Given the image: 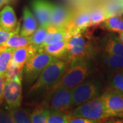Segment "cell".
<instances>
[{
  "label": "cell",
  "instance_id": "30bf717a",
  "mask_svg": "<svg viewBox=\"0 0 123 123\" xmlns=\"http://www.w3.org/2000/svg\"><path fill=\"white\" fill-rule=\"evenodd\" d=\"M53 6L47 0H32L31 6L40 26L50 25Z\"/></svg>",
  "mask_w": 123,
  "mask_h": 123
},
{
  "label": "cell",
  "instance_id": "83f0119b",
  "mask_svg": "<svg viewBox=\"0 0 123 123\" xmlns=\"http://www.w3.org/2000/svg\"><path fill=\"white\" fill-rule=\"evenodd\" d=\"M110 85L112 90L123 92V73H117L113 75Z\"/></svg>",
  "mask_w": 123,
  "mask_h": 123
},
{
  "label": "cell",
  "instance_id": "4fadbf2b",
  "mask_svg": "<svg viewBox=\"0 0 123 123\" xmlns=\"http://www.w3.org/2000/svg\"><path fill=\"white\" fill-rule=\"evenodd\" d=\"M20 25L21 23L18 22L13 8L10 6H6L0 11V27L5 30L12 31Z\"/></svg>",
  "mask_w": 123,
  "mask_h": 123
},
{
  "label": "cell",
  "instance_id": "6da1fadb",
  "mask_svg": "<svg viewBox=\"0 0 123 123\" xmlns=\"http://www.w3.org/2000/svg\"><path fill=\"white\" fill-rule=\"evenodd\" d=\"M76 31L67 38V58L68 63L79 60H86L93 53L92 35L88 31Z\"/></svg>",
  "mask_w": 123,
  "mask_h": 123
},
{
  "label": "cell",
  "instance_id": "d590c367",
  "mask_svg": "<svg viewBox=\"0 0 123 123\" xmlns=\"http://www.w3.org/2000/svg\"><path fill=\"white\" fill-rule=\"evenodd\" d=\"M121 94H122V95H123V92H121Z\"/></svg>",
  "mask_w": 123,
  "mask_h": 123
},
{
  "label": "cell",
  "instance_id": "f546056e",
  "mask_svg": "<svg viewBox=\"0 0 123 123\" xmlns=\"http://www.w3.org/2000/svg\"><path fill=\"white\" fill-rule=\"evenodd\" d=\"M99 120L84 118L80 117H75L68 115V123H99Z\"/></svg>",
  "mask_w": 123,
  "mask_h": 123
},
{
  "label": "cell",
  "instance_id": "2e32d148",
  "mask_svg": "<svg viewBox=\"0 0 123 123\" xmlns=\"http://www.w3.org/2000/svg\"><path fill=\"white\" fill-rule=\"evenodd\" d=\"M47 30H48V34L42 47L59 42L64 38H67L68 33L66 28L57 29L50 25L47 27Z\"/></svg>",
  "mask_w": 123,
  "mask_h": 123
},
{
  "label": "cell",
  "instance_id": "4316f807",
  "mask_svg": "<svg viewBox=\"0 0 123 123\" xmlns=\"http://www.w3.org/2000/svg\"><path fill=\"white\" fill-rule=\"evenodd\" d=\"M23 69H20L18 67L10 63L8 68L4 74L5 79L13 80V79H22Z\"/></svg>",
  "mask_w": 123,
  "mask_h": 123
},
{
  "label": "cell",
  "instance_id": "44dd1931",
  "mask_svg": "<svg viewBox=\"0 0 123 123\" xmlns=\"http://www.w3.org/2000/svg\"><path fill=\"white\" fill-rule=\"evenodd\" d=\"M109 17H110L107 13L104 6L97 7L95 8L92 9L90 27L100 25L105 19Z\"/></svg>",
  "mask_w": 123,
  "mask_h": 123
},
{
  "label": "cell",
  "instance_id": "5b68a950",
  "mask_svg": "<svg viewBox=\"0 0 123 123\" xmlns=\"http://www.w3.org/2000/svg\"><path fill=\"white\" fill-rule=\"evenodd\" d=\"M69 116L91 119L95 120H101L108 118L106 114L104 102L101 96L96 97L81 105L77 106L73 110Z\"/></svg>",
  "mask_w": 123,
  "mask_h": 123
},
{
  "label": "cell",
  "instance_id": "3957f363",
  "mask_svg": "<svg viewBox=\"0 0 123 123\" xmlns=\"http://www.w3.org/2000/svg\"><path fill=\"white\" fill-rule=\"evenodd\" d=\"M70 67L66 69L61 79L52 89L59 88L73 89L82 83L88 75L89 66L84 60H79L70 62Z\"/></svg>",
  "mask_w": 123,
  "mask_h": 123
},
{
  "label": "cell",
  "instance_id": "484cf974",
  "mask_svg": "<svg viewBox=\"0 0 123 123\" xmlns=\"http://www.w3.org/2000/svg\"><path fill=\"white\" fill-rule=\"evenodd\" d=\"M68 114L62 111L49 109L48 123H68Z\"/></svg>",
  "mask_w": 123,
  "mask_h": 123
},
{
  "label": "cell",
  "instance_id": "d4e9b609",
  "mask_svg": "<svg viewBox=\"0 0 123 123\" xmlns=\"http://www.w3.org/2000/svg\"><path fill=\"white\" fill-rule=\"evenodd\" d=\"M104 62L107 66L114 69L123 68V57L121 56L105 53L104 55Z\"/></svg>",
  "mask_w": 123,
  "mask_h": 123
},
{
  "label": "cell",
  "instance_id": "ac0fdd59",
  "mask_svg": "<svg viewBox=\"0 0 123 123\" xmlns=\"http://www.w3.org/2000/svg\"><path fill=\"white\" fill-rule=\"evenodd\" d=\"M105 53L123 57V44L118 36L112 35L108 38L105 44Z\"/></svg>",
  "mask_w": 123,
  "mask_h": 123
},
{
  "label": "cell",
  "instance_id": "e575fe53",
  "mask_svg": "<svg viewBox=\"0 0 123 123\" xmlns=\"http://www.w3.org/2000/svg\"><path fill=\"white\" fill-rule=\"evenodd\" d=\"M119 33V35H118V37L120 40V41L122 42V43L123 44V31H120L118 32Z\"/></svg>",
  "mask_w": 123,
  "mask_h": 123
},
{
  "label": "cell",
  "instance_id": "8d00e7d4",
  "mask_svg": "<svg viewBox=\"0 0 123 123\" xmlns=\"http://www.w3.org/2000/svg\"></svg>",
  "mask_w": 123,
  "mask_h": 123
},
{
  "label": "cell",
  "instance_id": "d6986e66",
  "mask_svg": "<svg viewBox=\"0 0 123 123\" xmlns=\"http://www.w3.org/2000/svg\"><path fill=\"white\" fill-rule=\"evenodd\" d=\"M102 30L120 32L123 31V18L118 15L107 18L100 25Z\"/></svg>",
  "mask_w": 123,
  "mask_h": 123
},
{
  "label": "cell",
  "instance_id": "603a6c76",
  "mask_svg": "<svg viewBox=\"0 0 123 123\" xmlns=\"http://www.w3.org/2000/svg\"><path fill=\"white\" fill-rule=\"evenodd\" d=\"M14 49L6 48L0 50V75L4 76L11 62Z\"/></svg>",
  "mask_w": 123,
  "mask_h": 123
},
{
  "label": "cell",
  "instance_id": "7a4b0ae2",
  "mask_svg": "<svg viewBox=\"0 0 123 123\" xmlns=\"http://www.w3.org/2000/svg\"><path fill=\"white\" fill-rule=\"evenodd\" d=\"M67 64L61 59H57L53 62L40 73L31 86L30 92H36L44 89L53 88L67 69Z\"/></svg>",
  "mask_w": 123,
  "mask_h": 123
},
{
  "label": "cell",
  "instance_id": "836d02e7",
  "mask_svg": "<svg viewBox=\"0 0 123 123\" xmlns=\"http://www.w3.org/2000/svg\"><path fill=\"white\" fill-rule=\"evenodd\" d=\"M14 0H0V9L5 5L8 4L9 3L13 1Z\"/></svg>",
  "mask_w": 123,
  "mask_h": 123
},
{
  "label": "cell",
  "instance_id": "8992f818",
  "mask_svg": "<svg viewBox=\"0 0 123 123\" xmlns=\"http://www.w3.org/2000/svg\"><path fill=\"white\" fill-rule=\"evenodd\" d=\"M101 92L99 84L93 81L82 82L72 89L73 105L78 106L98 97Z\"/></svg>",
  "mask_w": 123,
  "mask_h": 123
},
{
  "label": "cell",
  "instance_id": "e0dca14e",
  "mask_svg": "<svg viewBox=\"0 0 123 123\" xmlns=\"http://www.w3.org/2000/svg\"><path fill=\"white\" fill-rule=\"evenodd\" d=\"M31 44V40L30 36H22L18 35V34H14L10 36L6 42L3 44L1 47L0 50L6 48H20L23 47L27 45Z\"/></svg>",
  "mask_w": 123,
  "mask_h": 123
},
{
  "label": "cell",
  "instance_id": "277c9868",
  "mask_svg": "<svg viewBox=\"0 0 123 123\" xmlns=\"http://www.w3.org/2000/svg\"><path fill=\"white\" fill-rule=\"evenodd\" d=\"M57 59L44 52L42 48L38 49L27 61L23 67V73H25L27 81L30 84L33 83L44 68Z\"/></svg>",
  "mask_w": 123,
  "mask_h": 123
},
{
  "label": "cell",
  "instance_id": "cb8c5ba5",
  "mask_svg": "<svg viewBox=\"0 0 123 123\" xmlns=\"http://www.w3.org/2000/svg\"><path fill=\"white\" fill-rule=\"evenodd\" d=\"M8 110L12 116L14 123H31L30 114L26 110L18 107Z\"/></svg>",
  "mask_w": 123,
  "mask_h": 123
},
{
  "label": "cell",
  "instance_id": "f1b7e54d",
  "mask_svg": "<svg viewBox=\"0 0 123 123\" xmlns=\"http://www.w3.org/2000/svg\"><path fill=\"white\" fill-rule=\"evenodd\" d=\"M20 27H21V25L18 27L17 30L10 31L5 30L0 27V47L4 44L6 42V40L8 39L10 36H12L14 34H19Z\"/></svg>",
  "mask_w": 123,
  "mask_h": 123
},
{
  "label": "cell",
  "instance_id": "9a60e30c",
  "mask_svg": "<svg viewBox=\"0 0 123 123\" xmlns=\"http://www.w3.org/2000/svg\"><path fill=\"white\" fill-rule=\"evenodd\" d=\"M42 49L44 52L51 56L57 59H61L63 57L67 56V38L47 45L42 47Z\"/></svg>",
  "mask_w": 123,
  "mask_h": 123
},
{
  "label": "cell",
  "instance_id": "ffe728a7",
  "mask_svg": "<svg viewBox=\"0 0 123 123\" xmlns=\"http://www.w3.org/2000/svg\"><path fill=\"white\" fill-rule=\"evenodd\" d=\"M49 107L45 105L37 106L30 114L31 123H48Z\"/></svg>",
  "mask_w": 123,
  "mask_h": 123
},
{
  "label": "cell",
  "instance_id": "1f68e13d",
  "mask_svg": "<svg viewBox=\"0 0 123 123\" xmlns=\"http://www.w3.org/2000/svg\"><path fill=\"white\" fill-rule=\"evenodd\" d=\"M5 84V77L4 75H0V105L4 101L3 97V91H4V87Z\"/></svg>",
  "mask_w": 123,
  "mask_h": 123
},
{
  "label": "cell",
  "instance_id": "9c48e42d",
  "mask_svg": "<svg viewBox=\"0 0 123 123\" xmlns=\"http://www.w3.org/2000/svg\"><path fill=\"white\" fill-rule=\"evenodd\" d=\"M72 107H73L72 89L59 88L54 90V93L50 102V110L66 113Z\"/></svg>",
  "mask_w": 123,
  "mask_h": 123
},
{
  "label": "cell",
  "instance_id": "4dcf8cb0",
  "mask_svg": "<svg viewBox=\"0 0 123 123\" xmlns=\"http://www.w3.org/2000/svg\"><path fill=\"white\" fill-rule=\"evenodd\" d=\"M0 123H14L12 116L9 110L0 109Z\"/></svg>",
  "mask_w": 123,
  "mask_h": 123
},
{
  "label": "cell",
  "instance_id": "52a82bcc",
  "mask_svg": "<svg viewBox=\"0 0 123 123\" xmlns=\"http://www.w3.org/2000/svg\"><path fill=\"white\" fill-rule=\"evenodd\" d=\"M22 79H5L3 97L8 110L18 108L22 103Z\"/></svg>",
  "mask_w": 123,
  "mask_h": 123
},
{
  "label": "cell",
  "instance_id": "5bb4252c",
  "mask_svg": "<svg viewBox=\"0 0 123 123\" xmlns=\"http://www.w3.org/2000/svg\"><path fill=\"white\" fill-rule=\"evenodd\" d=\"M38 28V22L28 7L23 9L22 24L20 27L19 35L22 36H30Z\"/></svg>",
  "mask_w": 123,
  "mask_h": 123
},
{
  "label": "cell",
  "instance_id": "8fae6325",
  "mask_svg": "<svg viewBox=\"0 0 123 123\" xmlns=\"http://www.w3.org/2000/svg\"><path fill=\"white\" fill-rule=\"evenodd\" d=\"M73 14V12L65 6L53 4L50 25L57 29L66 28L72 20Z\"/></svg>",
  "mask_w": 123,
  "mask_h": 123
},
{
  "label": "cell",
  "instance_id": "ba28073f",
  "mask_svg": "<svg viewBox=\"0 0 123 123\" xmlns=\"http://www.w3.org/2000/svg\"><path fill=\"white\" fill-rule=\"evenodd\" d=\"M101 97L108 118H123V97L121 92L111 90L105 92Z\"/></svg>",
  "mask_w": 123,
  "mask_h": 123
},
{
  "label": "cell",
  "instance_id": "d6a6232c",
  "mask_svg": "<svg viewBox=\"0 0 123 123\" xmlns=\"http://www.w3.org/2000/svg\"><path fill=\"white\" fill-rule=\"evenodd\" d=\"M102 123H123V119L115 118L114 117H110V118H106L105 120Z\"/></svg>",
  "mask_w": 123,
  "mask_h": 123
},
{
  "label": "cell",
  "instance_id": "7402d4cb",
  "mask_svg": "<svg viewBox=\"0 0 123 123\" xmlns=\"http://www.w3.org/2000/svg\"><path fill=\"white\" fill-rule=\"evenodd\" d=\"M47 34H48L47 27L39 25L38 27L37 30L34 31V33L31 36V44L34 45L36 48H41L47 38Z\"/></svg>",
  "mask_w": 123,
  "mask_h": 123
},
{
  "label": "cell",
  "instance_id": "7c38bea8",
  "mask_svg": "<svg viewBox=\"0 0 123 123\" xmlns=\"http://www.w3.org/2000/svg\"><path fill=\"white\" fill-rule=\"evenodd\" d=\"M38 50V49L35 47L32 44H30L23 47L14 49L10 63L18 68L23 70V67L27 61Z\"/></svg>",
  "mask_w": 123,
  "mask_h": 123
}]
</instances>
